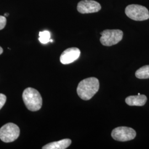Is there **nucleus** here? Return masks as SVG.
<instances>
[{"label": "nucleus", "mask_w": 149, "mask_h": 149, "mask_svg": "<svg viewBox=\"0 0 149 149\" xmlns=\"http://www.w3.org/2000/svg\"><path fill=\"white\" fill-rule=\"evenodd\" d=\"M101 6L93 0H82L77 4V10L82 14L95 13L100 11Z\"/></svg>", "instance_id": "0eeeda50"}, {"label": "nucleus", "mask_w": 149, "mask_h": 149, "mask_svg": "<svg viewBox=\"0 0 149 149\" xmlns=\"http://www.w3.org/2000/svg\"><path fill=\"white\" fill-rule=\"evenodd\" d=\"M3 53V49L0 47V55Z\"/></svg>", "instance_id": "2eb2a0df"}, {"label": "nucleus", "mask_w": 149, "mask_h": 149, "mask_svg": "<svg viewBox=\"0 0 149 149\" xmlns=\"http://www.w3.org/2000/svg\"><path fill=\"white\" fill-rule=\"evenodd\" d=\"M6 99L7 98L5 95L0 93V109L5 105L6 102Z\"/></svg>", "instance_id": "4468645a"}, {"label": "nucleus", "mask_w": 149, "mask_h": 149, "mask_svg": "<svg viewBox=\"0 0 149 149\" xmlns=\"http://www.w3.org/2000/svg\"><path fill=\"white\" fill-rule=\"evenodd\" d=\"M81 52L77 48H68L61 54L60 60L63 64H69L74 62L80 57Z\"/></svg>", "instance_id": "6e6552de"}, {"label": "nucleus", "mask_w": 149, "mask_h": 149, "mask_svg": "<svg viewBox=\"0 0 149 149\" xmlns=\"http://www.w3.org/2000/svg\"><path fill=\"white\" fill-rule=\"evenodd\" d=\"M6 22L7 19L6 17L0 16V30L3 29L5 27Z\"/></svg>", "instance_id": "ddd939ff"}, {"label": "nucleus", "mask_w": 149, "mask_h": 149, "mask_svg": "<svg viewBox=\"0 0 149 149\" xmlns=\"http://www.w3.org/2000/svg\"><path fill=\"white\" fill-rule=\"evenodd\" d=\"M39 36V40L40 43L42 44H47L50 42V33L48 31H44L43 32H40Z\"/></svg>", "instance_id": "f8f14e48"}, {"label": "nucleus", "mask_w": 149, "mask_h": 149, "mask_svg": "<svg viewBox=\"0 0 149 149\" xmlns=\"http://www.w3.org/2000/svg\"><path fill=\"white\" fill-rule=\"evenodd\" d=\"M101 43L107 47L117 44L122 40L123 36V33L119 29H106L101 32Z\"/></svg>", "instance_id": "39448f33"}, {"label": "nucleus", "mask_w": 149, "mask_h": 149, "mask_svg": "<svg viewBox=\"0 0 149 149\" xmlns=\"http://www.w3.org/2000/svg\"><path fill=\"white\" fill-rule=\"evenodd\" d=\"M71 144V140L69 139H65L58 141L52 142L44 146L43 149H67Z\"/></svg>", "instance_id": "9d476101"}, {"label": "nucleus", "mask_w": 149, "mask_h": 149, "mask_svg": "<svg viewBox=\"0 0 149 149\" xmlns=\"http://www.w3.org/2000/svg\"><path fill=\"white\" fill-rule=\"evenodd\" d=\"M136 132L132 128L127 127H119L113 130L111 135L114 140L119 141H128L136 136Z\"/></svg>", "instance_id": "423d86ee"}, {"label": "nucleus", "mask_w": 149, "mask_h": 149, "mask_svg": "<svg viewBox=\"0 0 149 149\" xmlns=\"http://www.w3.org/2000/svg\"><path fill=\"white\" fill-rule=\"evenodd\" d=\"M23 100L26 106L31 111H39L42 106V96L37 90L33 88H27L23 93Z\"/></svg>", "instance_id": "f03ea898"}, {"label": "nucleus", "mask_w": 149, "mask_h": 149, "mask_svg": "<svg viewBox=\"0 0 149 149\" xmlns=\"http://www.w3.org/2000/svg\"><path fill=\"white\" fill-rule=\"evenodd\" d=\"M125 13L129 18L134 21H143L149 18V10L143 6L130 5L126 7Z\"/></svg>", "instance_id": "7ed1b4c3"}, {"label": "nucleus", "mask_w": 149, "mask_h": 149, "mask_svg": "<svg viewBox=\"0 0 149 149\" xmlns=\"http://www.w3.org/2000/svg\"><path fill=\"white\" fill-rule=\"evenodd\" d=\"M9 15V14H7V13H5V17H7V16H8Z\"/></svg>", "instance_id": "dca6fc26"}, {"label": "nucleus", "mask_w": 149, "mask_h": 149, "mask_svg": "<svg viewBox=\"0 0 149 149\" xmlns=\"http://www.w3.org/2000/svg\"><path fill=\"white\" fill-rule=\"evenodd\" d=\"M135 76L139 79H149V65L144 66L135 72Z\"/></svg>", "instance_id": "9b49d317"}, {"label": "nucleus", "mask_w": 149, "mask_h": 149, "mask_svg": "<svg viewBox=\"0 0 149 149\" xmlns=\"http://www.w3.org/2000/svg\"><path fill=\"white\" fill-rule=\"evenodd\" d=\"M147 101V97L144 95L129 96L126 98L125 102L130 106H143Z\"/></svg>", "instance_id": "1a4fd4ad"}, {"label": "nucleus", "mask_w": 149, "mask_h": 149, "mask_svg": "<svg viewBox=\"0 0 149 149\" xmlns=\"http://www.w3.org/2000/svg\"><path fill=\"white\" fill-rule=\"evenodd\" d=\"M99 81L96 77H89L81 81L77 88V93L80 98L87 101L91 99L98 91Z\"/></svg>", "instance_id": "f257e3e1"}, {"label": "nucleus", "mask_w": 149, "mask_h": 149, "mask_svg": "<svg viewBox=\"0 0 149 149\" xmlns=\"http://www.w3.org/2000/svg\"><path fill=\"white\" fill-rule=\"evenodd\" d=\"M20 129L15 124L9 123L0 129V139L5 143H11L19 137Z\"/></svg>", "instance_id": "20e7f679"}]
</instances>
